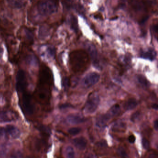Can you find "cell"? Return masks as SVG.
Instances as JSON below:
<instances>
[{
    "label": "cell",
    "mask_w": 158,
    "mask_h": 158,
    "mask_svg": "<svg viewBox=\"0 0 158 158\" xmlns=\"http://www.w3.org/2000/svg\"><path fill=\"white\" fill-rule=\"evenodd\" d=\"M25 34L27 39L29 41L33 40V35H32V32L27 29L25 30Z\"/></svg>",
    "instance_id": "28"
},
{
    "label": "cell",
    "mask_w": 158,
    "mask_h": 158,
    "mask_svg": "<svg viewBox=\"0 0 158 158\" xmlns=\"http://www.w3.org/2000/svg\"><path fill=\"white\" fill-rule=\"evenodd\" d=\"M86 47L91 58L92 63L95 67L99 69L100 68L99 61L96 47L92 44L88 43L86 45Z\"/></svg>",
    "instance_id": "7"
},
{
    "label": "cell",
    "mask_w": 158,
    "mask_h": 158,
    "mask_svg": "<svg viewBox=\"0 0 158 158\" xmlns=\"http://www.w3.org/2000/svg\"><path fill=\"white\" fill-rule=\"evenodd\" d=\"M62 85L65 89L68 88L70 86V80L68 77H64L62 80Z\"/></svg>",
    "instance_id": "26"
},
{
    "label": "cell",
    "mask_w": 158,
    "mask_h": 158,
    "mask_svg": "<svg viewBox=\"0 0 158 158\" xmlns=\"http://www.w3.org/2000/svg\"><path fill=\"white\" fill-rule=\"evenodd\" d=\"M141 56L144 59L153 60L156 58V53L153 49H149L148 50L141 52Z\"/></svg>",
    "instance_id": "12"
},
{
    "label": "cell",
    "mask_w": 158,
    "mask_h": 158,
    "mask_svg": "<svg viewBox=\"0 0 158 158\" xmlns=\"http://www.w3.org/2000/svg\"><path fill=\"white\" fill-rule=\"evenodd\" d=\"M5 131L13 138H17L19 137L20 132L18 129L13 125H8L5 128Z\"/></svg>",
    "instance_id": "11"
},
{
    "label": "cell",
    "mask_w": 158,
    "mask_h": 158,
    "mask_svg": "<svg viewBox=\"0 0 158 158\" xmlns=\"http://www.w3.org/2000/svg\"><path fill=\"white\" fill-rule=\"evenodd\" d=\"M154 128L156 130H158V120L156 119L154 122Z\"/></svg>",
    "instance_id": "33"
},
{
    "label": "cell",
    "mask_w": 158,
    "mask_h": 158,
    "mask_svg": "<svg viewBox=\"0 0 158 158\" xmlns=\"http://www.w3.org/2000/svg\"><path fill=\"white\" fill-rule=\"evenodd\" d=\"M140 116V113L139 112H136L134 113L131 117V120L132 122H135L137 120V119L139 118Z\"/></svg>",
    "instance_id": "29"
},
{
    "label": "cell",
    "mask_w": 158,
    "mask_h": 158,
    "mask_svg": "<svg viewBox=\"0 0 158 158\" xmlns=\"http://www.w3.org/2000/svg\"><path fill=\"white\" fill-rule=\"evenodd\" d=\"M118 154L122 158H129L128 153L123 147H119L117 150Z\"/></svg>",
    "instance_id": "20"
},
{
    "label": "cell",
    "mask_w": 158,
    "mask_h": 158,
    "mask_svg": "<svg viewBox=\"0 0 158 158\" xmlns=\"http://www.w3.org/2000/svg\"><path fill=\"white\" fill-rule=\"evenodd\" d=\"M49 33L48 29L45 26H41L39 31V36L40 38H44L47 36Z\"/></svg>",
    "instance_id": "18"
},
{
    "label": "cell",
    "mask_w": 158,
    "mask_h": 158,
    "mask_svg": "<svg viewBox=\"0 0 158 158\" xmlns=\"http://www.w3.org/2000/svg\"><path fill=\"white\" fill-rule=\"evenodd\" d=\"M88 62V57L83 51H77L71 55V64L72 69L76 71H79L86 66Z\"/></svg>",
    "instance_id": "1"
},
{
    "label": "cell",
    "mask_w": 158,
    "mask_h": 158,
    "mask_svg": "<svg viewBox=\"0 0 158 158\" xmlns=\"http://www.w3.org/2000/svg\"><path fill=\"white\" fill-rule=\"evenodd\" d=\"M67 107H70V105L65 104V105H62L60 106V108H65Z\"/></svg>",
    "instance_id": "34"
},
{
    "label": "cell",
    "mask_w": 158,
    "mask_h": 158,
    "mask_svg": "<svg viewBox=\"0 0 158 158\" xmlns=\"http://www.w3.org/2000/svg\"><path fill=\"white\" fill-rule=\"evenodd\" d=\"M70 22L72 29L76 31H77L78 29V23H77V19L75 16H71L70 20Z\"/></svg>",
    "instance_id": "22"
},
{
    "label": "cell",
    "mask_w": 158,
    "mask_h": 158,
    "mask_svg": "<svg viewBox=\"0 0 158 158\" xmlns=\"http://www.w3.org/2000/svg\"><path fill=\"white\" fill-rule=\"evenodd\" d=\"M148 158H158V154L156 153H153L149 154Z\"/></svg>",
    "instance_id": "32"
},
{
    "label": "cell",
    "mask_w": 158,
    "mask_h": 158,
    "mask_svg": "<svg viewBox=\"0 0 158 158\" xmlns=\"http://www.w3.org/2000/svg\"><path fill=\"white\" fill-rule=\"evenodd\" d=\"M111 118V116L108 113L104 115H100L96 118V125L97 128L102 129L106 125L108 120Z\"/></svg>",
    "instance_id": "8"
},
{
    "label": "cell",
    "mask_w": 158,
    "mask_h": 158,
    "mask_svg": "<svg viewBox=\"0 0 158 158\" xmlns=\"http://www.w3.org/2000/svg\"><path fill=\"white\" fill-rule=\"evenodd\" d=\"M99 96L96 93L89 96L84 107V111L88 114H92L96 111L99 104Z\"/></svg>",
    "instance_id": "3"
},
{
    "label": "cell",
    "mask_w": 158,
    "mask_h": 158,
    "mask_svg": "<svg viewBox=\"0 0 158 158\" xmlns=\"http://www.w3.org/2000/svg\"><path fill=\"white\" fill-rule=\"evenodd\" d=\"M16 89L19 92H24L27 86L26 76L23 70H19L16 77Z\"/></svg>",
    "instance_id": "4"
},
{
    "label": "cell",
    "mask_w": 158,
    "mask_h": 158,
    "mask_svg": "<svg viewBox=\"0 0 158 158\" xmlns=\"http://www.w3.org/2000/svg\"><path fill=\"white\" fill-rule=\"evenodd\" d=\"M138 105L137 100L134 99H129L125 103L124 107L127 110H132L134 109Z\"/></svg>",
    "instance_id": "13"
},
{
    "label": "cell",
    "mask_w": 158,
    "mask_h": 158,
    "mask_svg": "<svg viewBox=\"0 0 158 158\" xmlns=\"http://www.w3.org/2000/svg\"><path fill=\"white\" fill-rule=\"evenodd\" d=\"M72 143L79 150H83L87 146V141L84 137H79L75 138L72 141Z\"/></svg>",
    "instance_id": "10"
},
{
    "label": "cell",
    "mask_w": 158,
    "mask_h": 158,
    "mask_svg": "<svg viewBox=\"0 0 158 158\" xmlns=\"http://www.w3.org/2000/svg\"><path fill=\"white\" fill-rule=\"evenodd\" d=\"M8 2L11 7L17 8V9L22 8L24 5L23 2L21 1H13L12 0V1H8Z\"/></svg>",
    "instance_id": "15"
},
{
    "label": "cell",
    "mask_w": 158,
    "mask_h": 158,
    "mask_svg": "<svg viewBox=\"0 0 158 158\" xmlns=\"http://www.w3.org/2000/svg\"><path fill=\"white\" fill-rule=\"evenodd\" d=\"M137 79L140 84L144 87H147L148 85V81L144 76L141 75H138Z\"/></svg>",
    "instance_id": "21"
},
{
    "label": "cell",
    "mask_w": 158,
    "mask_h": 158,
    "mask_svg": "<svg viewBox=\"0 0 158 158\" xmlns=\"http://www.w3.org/2000/svg\"><path fill=\"white\" fill-rule=\"evenodd\" d=\"M66 121L70 124H78L86 121L85 118L77 114L69 115L66 118Z\"/></svg>",
    "instance_id": "9"
},
{
    "label": "cell",
    "mask_w": 158,
    "mask_h": 158,
    "mask_svg": "<svg viewBox=\"0 0 158 158\" xmlns=\"http://www.w3.org/2000/svg\"><path fill=\"white\" fill-rule=\"evenodd\" d=\"M22 105L25 111L29 115L34 113V106L31 102V96L30 94L24 92L22 97Z\"/></svg>",
    "instance_id": "6"
},
{
    "label": "cell",
    "mask_w": 158,
    "mask_h": 158,
    "mask_svg": "<svg viewBox=\"0 0 158 158\" xmlns=\"http://www.w3.org/2000/svg\"><path fill=\"white\" fill-rule=\"evenodd\" d=\"M14 115H12L8 112L2 111L0 112V119L4 121H11L14 119Z\"/></svg>",
    "instance_id": "16"
},
{
    "label": "cell",
    "mask_w": 158,
    "mask_h": 158,
    "mask_svg": "<svg viewBox=\"0 0 158 158\" xmlns=\"http://www.w3.org/2000/svg\"><path fill=\"white\" fill-rule=\"evenodd\" d=\"M114 131L118 132H124L126 129V124L121 121L116 122L112 128Z\"/></svg>",
    "instance_id": "14"
},
{
    "label": "cell",
    "mask_w": 158,
    "mask_h": 158,
    "mask_svg": "<svg viewBox=\"0 0 158 158\" xmlns=\"http://www.w3.org/2000/svg\"><path fill=\"white\" fill-rule=\"evenodd\" d=\"M152 107H153V108H154V110H158V106L157 104H154V105H153Z\"/></svg>",
    "instance_id": "35"
},
{
    "label": "cell",
    "mask_w": 158,
    "mask_h": 158,
    "mask_svg": "<svg viewBox=\"0 0 158 158\" xmlns=\"http://www.w3.org/2000/svg\"><path fill=\"white\" fill-rule=\"evenodd\" d=\"M37 8L41 15H51L58 11V4L53 1H41L38 3Z\"/></svg>",
    "instance_id": "2"
},
{
    "label": "cell",
    "mask_w": 158,
    "mask_h": 158,
    "mask_svg": "<svg viewBox=\"0 0 158 158\" xmlns=\"http://www.w3.org/2000/svg\"><path fill=\"white\" fill-rule=\"evenodd\" d=\"M65 152L67 158H76L75 152L72 147L70 146L67 147Z\"/></svg>",
    "instance_id": "19"
},
{
    "label": "cell",
    "mask_w": 158,
    "mask_h": 158,
    "mask_svg": "<svg viewBox=\"0 0 158 158\" xmlns=\"http://www.w3.org/2000/svg\"><path fill=\"white\" fill-rule=\"evenodd\" d=\"M81 128L78 127H74V128H71L68 130V133L71 135H76L79 134L81 132Z\"/></svg>",
    "instance_id": "24"
},
{
    "label": "cell",
    "mask_w": 158,
    "mask_h": 158,
    "mask_svg": "<svg viewBox=\"0 0 158 158\" xmlns=\"http://www.w3.org/2000/svg\"><path fill=\"white\" fill-rule=\"evenodd\" d=\"M84 158H98L97 156L94 153H89L86 154Z\"/></svg>",
    "instance_id": "31"
},
{
    "label": "cell",
    "mask_w": 158,
    "mask_h": 158,
    "mask_svg": "<svg viewBox=\"0 0 158 158\" xmlns=\"http://www.w3.org/2000/svg\"><path fill=\"white\" fill-rule=\"evenodd\" d=\"M100 78V76L98 73L93 72L89 73L84 78L82 81L83 85L87 88L91 87L99 82Z\"/></svg>",
    "instance_id": "5"
},
{
    "label": "cell",
    "mask_w": 158,
    "mask_h": 158,
    "mask_svg": "<svg viewBox=\"0 0 158 158\" xmlns=\"http://www.w3.org/2000/svg\"><path fill=\"white\" fill-rule=\"evenodd\" d=\"M38 129L41 131L42 133L45 134V135H49L51 134V130L47 126L41 125L38 127Z\"/></svg>",
    "instance_id": "23"
},
{
    "label": "cell",
    "mask_w": 158,
    "mask_h": 158,
    "mask_svg": "<svg viewBox=\"0 0 158 158\" xmlns=\"http://www.w3.org/2000/svg\"><path fill=\"white\" fill-rule=\"evenodd\" d=\"M2 53H3V50H2V48L0 47V59L2 56Z\"/></svg>",
    "instance_id": "36"
},
{
    "label": "cell",
    "mask_w": 158,
    "mask_h": 158,
    "mask_svg": "<svg viewBox=\"0 0 158 158\" xmlns=\"http://www.w3.org/2000/svg\"><path fill=\"white\" fill-rule=\"evenodd\" d=\"M142 146L146 150L149 149L150 148V143L149 141L147 140L146 138H143L142 141Z\"/></svg>",
    "instance_id": "27"
},
{
    "label": "cell",
    "mask_w": 158,
    "mask_h": 158,
    "mask_svg": "<svg viewBox=\"0 0 158 158\" xmlns=\"http://www.w3.org/2000/svg\"><path fill=\"white\" fill-rule=\"evenodd\" d=\"M120 111H121V108H120L119 105H115L111 108L108 114L111 117V116H117L119 113Z\"/></svg>",
    "instance_id": "17"
},
{
    "label": "cell",
    "mask_w": 158,
    "mask_h": 158,
    "mask_svg": "<svg viewBox=\"0 0 158 158\" xmlns=\"http://www.w3.org/2000/svg\"><path fill=\"white\" fill-rule=\"evenodd\" d=\"M129 142L130 143H134L135 141V137L133 135H131L128 138Z\"/></svg>",
    "instance_id": "30"
},
{
    "label": "cell",
    "mask_w": 158,
    "mask_h": 158,
    "mask_svg": "<svg viewBox=\"0 0 158 158\" xmlns=\"http://www.w3.org/2000/svg\"><path fill=\"white\" fill-rule=\"evenodd\" d=\"M23 154L20 151H16L13 153L11 154V158H23Z\"/></svg>",
    "instance_id": "25"
}]
</instances>
